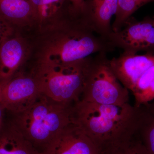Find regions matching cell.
<instances>
[{"label":"cell","instance_id":"cell-1","mask_svg":"<svg viewBox=\"0 0 154 154\" xmlns=\"http://www.w3.org/2000/svg\"><path fill=\"white\" fill-rule=\"evenodd\" d=\"M30 60L65 64L83 60L94 54L107 53L115 48L97 34L80 16L74 15L60 24L32 35Z\"/></svg>","mask_w":154,"mask_h":154},{"label":"cell","instance_id":"cell-2","mask_svg":"<svg viewBox=\"0 0 154 154\" xmlns=\"http://www.w3.org/2000/svg\"><path fill=\"white\" fill-rule=\"evenodd\" d=\"M74 108L75 121L101 151L136 129L138 108L129 103L104 105L79 101Z\"/></svg>","mask_w":154,"mask_h":154},{"label":"cell","instance_id":"cell-3","mask_svg":"<svg viewBox=\"0 0 154 154\" xmlns=\"http://www.w3.org/2000/svg\"><path fill=\"white\" fill-rule=\"evenodd\" d=\"M75 105L56 102L42 94L27 110L14 114L12 123L42 153L65 128L74 122Z\"/></svg>","mask_w":154,"mask_h":154},{"label":"cell","instance_id":"cell-4","mask_svg":"<svg viewBox=\"0 0 154 154\" xmlns=\"http://www.w3.org/2000/svg\"><path fill=\"white\" fill-rule=\"evenodd\" d=\"M94 57L61 64L48 61L30 60V71L42 94L56 102L75 105L82 98Z\"/></svg>","mask_w":154,"mask_h":154},{"label":"cell","instance_id":"cell-5","mask_svg":"<svg viewBox=\"0 0 154 154\" xmlns=\"http://www.w3.org/2000/svg\"><path fill=\"white\" fill-rule=\"evenodd\" d=\"M107 54L100 53L94 57L80 101L104 105L128 103V90L111 69Z\"/></svg>","mask_w":154,"mask_h":154},{"label":"cell","instance_id":"cell-6","mask_svg":"<svg viewBox=\"0 0 154 154\" xmlns=\"http://www.w3.org/2000/svg\"><path fill=\"white\" fill-rule=\"evenodd\" d=\"M42 94L34 75L25 68L0 83V104L14 114L27 110Z\"/></svg>","mask_w":154,"mask_h":154},{"label":"cell","instance_id":"cell-7","mask_svg":"<svg viewBox=\"0 0 154 154\" xmlns=\"http://www.w3.org/2000/svg\"><path fill=\"white\" fill-rule=\"evenodd\" d=\"M107 40L113 47L118 48L128 54H135L140 51L149 54L154 50V24L152 19L137 21L129 18L121 30L113 31Z\"/></svg>","mask_w":154,"mask_h":154},{"label":"cell","instance_id":"cell-8","mask_svg":"<svg viewBox=\"0 0 154 154\" xmlns=\"http://www.w3.org/2000/svg\"><path fill=\"white\" fill-rule=\"evenodd\" d=\"M32 35L16 30L0 45V83L9 80L30 60Z\"/></svg>","mask_w":154,"mask_h":154},{"label":"cell","instance_id":"cell-9","mask_svg":"<svg viewBox=\"0 0 154 154\" xmlns=\"http://www.w3.org/2000/svg\"><path fill=\"white\" fill-rule=\"evenodd\" d=\"M42 154H101V151L75 121L62 131Z\"/></svg>","mask_w":154,"mask_h":154},{"label":"cell","instance_id":"cell-10","mask_svg":"<svg viewBox=\"0 0 154 154\" xmlns=\"http://www.w3.org/2000/svg\"><path fill=\"white\" fill-rule=\"evenodd\" d=\"M109 64L121 84L131 91L139 79L154 65V55L128 54L123 53L109 60Z\"/></svg>","mask_w":154,"mask_h":154},{"label":"cell","instance_id":"cell-11","mask_svg":"<svg viewBox=\"0 0 154 154\" xmlns=\"http://www.w3.org/2000/svg\"><path fill=\"white\" fill-rule=\"evenodd\" d=\"M117 5L118 0H85L80 17L97 34L107 40L113 31L111 19L116 14Z\"/></svg>","mask_w":154,"mask_h":154},{"label":"cell","instance_id":"cell-12","mask_svg":"<svg viewBox=\"0 0 154 154\" xmlns=\"http://www.w3.org/2000/svg\"><path fill=\"white\" fill-rule=\"evenodd\" d=\"M30 1L36 20L35 32L60 24L76 14L69 0Z\"/></svg>","mask_w":154,"mask_h":154},{"label":"cell","instance_id":"cell-13","mask_svg":"<svg viewBox=\"0 0 154 154\" xmlns=\"http://www.w3.org/2000/svg\"><path fill=\"white\" fill-rule=\"evenodd\" d=\"M0 15L16 30L31 34L36 31L30 0H0Z\"/></svg>","mask_w":154,"mask_h":154},{"label":"cell","instance_id":"cell-14","mask_svg":"<svg viewBox=\"0 0 154 154\" xmlns=\"http://www.w3.org/2000/svg\"><path fill=\"white\" fill-rule=\"evenodd\" d=\"M0 154H42L13 123L0 132Z\"/></svg>","mask_w":154,"mask_h":154},{"label":"cell","instance_id":"cell-15","mask_svg":"<svg viewBox=\"0 0 154 154\" xmlns=\"http://www.w3.org/2000/svg\"><path fill=\"white\" fill-rule=\"evenodd\" d=\"M136 133L150 154H154V102L141 106Z\"/></svg>","mask_w":154,"mask_h":154},{"label":"cell","instance_id":"cell-16","mask_svg":"<svg viewBox=\"0 0 154 154\" xmlns=\"http://www.w3.org/2000/svg\"><path fill=\"white\" fill-rule=\"evenodd\" d=\"M101 154H150L135 132L110 144L101 150Z\"/></svg>","mask_w":154,"mask_h":154},{"label":"cell","instance_id":"cell-17","mask_svg":"<svg viewBox=\"0 0 154 154\" xmlns=\"http://www.w3.org/2000/svg\"><path fill=\"white\" fill-rule=\"evenodd\" d=\"M135 106L138 107L154 100V65L139 79L132 91Z\"/></svg>","mask_w":154,"mask_h":154},{"label":"cell","instance_id":"cell-18","mask_svg":"<svg viewBox=\"0 0 154 154\" xmlns=\"http://www.w3.org/2000/svg\"><path fill=\"white\" fill-rule=\"evenodd\" d=\"M154 0H118L115 20L112 25L114 32L121 30L127 20L142 6Z\"/></svg>","mask_w":154,"mask_h":154},{"label":"cell","instance_id":"cell-19","mask_svg":"<svg viewBox=\"0 0 154 154\" xmlns=\"http://www.w3.org/2000/svg\"><path fill=\"white\" fill-rule=\"evenodd\" d=\"M16 30L0 15V45Z\"/></svg>","mask_w":154,"mask_h":154},{"label":"cell","instance_id":"cell-20","mask_svg":"<svg viewBox=\"0 0 154 154\" xmlns=\"http://www.w3.org/2000/svg\"><path fill=\"white\" fill-rule=\"evenodd\" d=\"M74 10L77 14L81 15L82 11L85 0H69Z\"/></svg>","mask_w":154,"mask_h":154},{"label":"cell","instance_id":"cell-21","mask_svg":"<svg viewBox=\"0 0 154 154\" xmlns=\"http://www.w3.org/2000/svg\"><path fill=\"white\" fill-rule=\"evenodd\" d=\"M5 110L4 107L0 104V132L2 128L3 115Z\"/></svg>","mask_w":154,"mask_h":154},{"label":"cell","instance_id":"cell-22","mask_svg":"<svg viewBox=\"0 0 154 154\" xmlns=\"http://www.w3.org/2000/svg\"><path fill=\"white\" fill-rule=\"evenodd\" d=\"M152 20L154 24V17H153L152 18Z\"/></svg>","mask_w":154,"mask_h":154}]
</instances>
